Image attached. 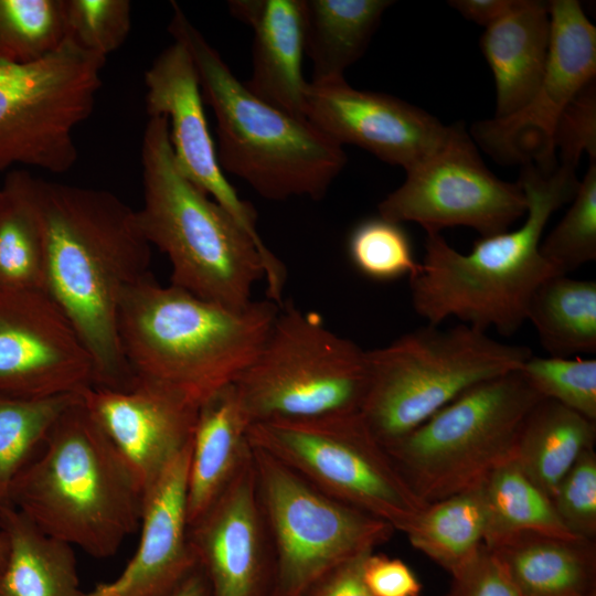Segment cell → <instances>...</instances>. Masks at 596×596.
Wrapping results in <instances>:
<instances>
[{"mask_svg": "<svg viewBox=\"0 0 596 596\" xmlns=\"http://www.w3.org/2000/svg\"><path fill=\"white\" fill-rule=\"evenodd\" d=\"M43 233V289L67 316L94 363L95 386L131 390L118 337L125 292L150 274L137 213L109 191L35 177Z\"/></svg>", "mask_w": 596, "mask_h": 596, "instance_id": "obj_1", "label": "cell"}, {"mask_svg": "<svg viewBox=\"0 0 596 596\" xmlns=\"http://www.w3.org/2000/svg\"><path fill=\"white\" fill-rule=\"evenodd\" d=\"M528 209L518 228L481 237L460 253L440 233L427 234L425 255L408 276L412 306L428 324L448 318L509 337L526 321L538 287L560 275L542 256L540 244L552 214L572 201L576 169L557 164L549 173L525 164L518 181Z\"/></svg>", "mask_w": 596, "mask_h": 596, "instance_id": "obj_2", "label": "cell"}, {"mask_svg": "<svg viewBox=\"0 0 596 596\" xmlns=\"http://www.w3.org/2000/svg\"><path fill=\"white\" fill-rule=\"evenodd\" d=\"M139 227L167 255L171 284L199 298L243 308L260 279L267 299L281 305L286 269L234 217L179 169L166 116H149L141 142Z\"/></svg>", "mask_w": 596, "mask_h": 596, "instance_id": "obj_3", "label": "cell"}, {"mask_svg": "<svg viewBox=\"0 0 596 596\" xmlns=\"http://www.w3.org/2000/svg\"><path fill=\"white\" fill-rule=\"evenodd\" d=\"M279 306L266 299L226 307L149 274L123 296L118 337L136 382L169 386L201 405L254 361Z\"/></svg>", "mask_w": 596, "mask_h": 596, "instance_id": "obj_4", "label": "cell"}, {"mask_svg": "<svg viewBox=\"0 0 596 596\" xmlns=\"http://www.w3.org/2000/svg\"><path fill=\"white\" fill-rule=\"evenodd\" d=\"M145 492L82 396L52 425L11 489V503L44 534L96 558L140 526Z\"/></svg>", "mask_w": 596, "mask_h": 596, "instance_id": "obj_5", "label": "cell"}, {"mask_svg": "<svg viewBox=\"0 0 596 596\" xmlns=\"http://www.w3.org/2000/svg\"><path fill=\"white\" fill-rule=\"evenodd\" d=\"M172 10L168 31L189 51L215 116L222 170L270 201L322 199L347 163L342 146L306 118L252 94L175 2Z\"/></svg>", "mask_w": 596, "mask_h": 596, "instance_id": "obj_6", "label": "cell"}, {"mask_svg": "<svg viewBox=\"0 0 596 596\" xmlns=\"http://www.w3.org/2000/svg\"><path fill=\"white\" fill-rule=\"evenodd\" d=\"M531 355L528 347L465 323H427L366 351L368 389L359 413L387 447L469 389L518 371Z\"/></svg>", "mask_w": 596, "mask_h": 596, "instance_id": "obj_7", "label": "cell"}, {"mask_svg": "<svg viewBox=\"0 0 596 596\" xmlns=\"http://www.w3.org/2000/svg\"><path fill=\"white\" fill-rule=\"evenodd\" d=\"M541 400L521 372L469 389L386 448L425 503L481 486L511 459L519 428Z\"/></svg>", "mask_w": 596, "mask_h": 596, "instance_id": "obj_8", "label": "cell"}, {"mask_svg": "<svg viewBox=\"0 0 596 596\" xmlns=\"http://www.w3.org/2000/svg\"><path fill=\"white\" fill-rule=\"evenodd\" d=\"M233 386L251 424L360 412L366 351L317 315L283 302L262 349Z\"/></svg>", "mask_w": 596, "mask_h": 596, "instance_id": "obj_9", "label": "cell"}, {"mask_svg": "<svg viewBox=\"0 0 596 596\" xmlns=\"http://www.w3.org/2000/svg\"><path fill=\"white\" fill-rule=\"evenodd\" d=\"M248 441L313 487L407 533L425 504L359 412L256 422Z\"/></svg>", "mask_w": 596, "mask_h": 596, "instance_id": "obj_10", "label": "cell"}, {"mask_svg": "<svg viewBox=\"0 0 596 596\" xmlns=\"http://www.w3.org/2000/svg\"><path fill=\"white\" fill-rule=\"evenodd\" d=\"M251 449L273 543L270 596H306L332 570L374 552L395 531L323 493L267 453L252 445Z\"/></svg>", "mask_w": 596, "mask_h": 596, "instance_id": "obj_11", "label": "cell"}, {"mask_svg": "<svg viewBox=\"0 0 596 596\" xmlns=\"http://www.w3.org/2000/svg\"><path fill=\"white\" fill-rule=\"evenodd\" d=\"M105 61L68 39L31 63L0 61V171L76 163L74 130L93 113Z\"/></svg>", "mask_w": 596, "mask_h": 596, "instance_id": "obj_12", "label": "cell"}, {"mask_svg": "<svg viewBox=\"0 0 596 596\" xmlns=\"http://www.w3.org/2000/svg\"><path fill=\"white\" fill-rule=\"evenodd\" d=\"M405 172L404 182L380 202L379 215L400 224L417 223L426 234L466 226L481 237L491 236L526 213L521 184L488 169L461 123L450 126L443 143Z\"/></svg>", "mask_w": 596, "mask_h": 596, "instance_id": "obj_13", "label": "cell"}, {"mask_svg": "<svg viewBox=\"0 0 596 596\" xmlns=\"http://www.w3.org/2000/svg\"><path fill=\"white\" fill-rule=\"evenodd\" d=\"M550 53L543 77L517 111L476 121L473 142L501 164L556 167L554 134L572 99L596 79V28L576 0L549 1Z\"/></svg>", "mask_w": 596, "mask_h": 596, "instance_id": "obj_14", "label": "cell"}, {"mask_svg": "<svg viewBox=\"0 0 596 596\" xmlns=\"http://www.w3.org/2000/svg\"><path fill=\"white\" fill-rule=\"evenodd\" d=\"M95 386L93 359L41 288H0V395L41 400Z\"/></svg>", "mask_w": 596, "mask_h": 596, "instance_id": "obj_15", "label": "cell"}, {"mask_svg": "<svg viewBox=\"0 0 596 596\" xmlns=\"http://www.w3.org/2000/svg\"><path fill=\"white\" fill-rule=\"evenodd\" d=\"M305 117L339 145L361 147L405 171L433 153L450 127L405 100L356 89L344 78L310 82Z\"/></svg>", "mask_w": 596, "mask_h": 596, "instance_id": "obj_16", "label": "cell"}, {"mask_svg": "<svg viewBox=\"0 0 596 596\" xmlns=\"http://www.w3.org/2000/svg\"><path fill=\"white\" fill-rule=\"evenodd\" d=\"M148 116H166L169 139L181 172L196 188L227 211L263 249L256 212L228 183L219 163L203 109V97L193 60L179 41L166 47L145 73Z\"/></svg>", "mask_w": 596, "mask_h": 596, "instance_id": "obj_17", "label": "cell"}, {"mask_svg": "<svg viewBox=\"0 0 596 596\" xmlns=\"http://www.w3.org/2000/svg\"><path fill=\"white\" fill-rule=\"evenodd\" d=\"M267 538L251 449L223 492L189 525L211 596H270Z\"/></svg>", "mask_w": 596, "mask_h": 596, "instance_id": "obj_18", "label": "cell"}, {"mask_svg": "<svg viewBox=\"0 0 596 596\" xmlns=\"http://www.w3.org/2000/svg\"><path fill=\"white\" fill-rule=\"evenodd\" d=\"M82 401L146 493L193 438L200 405L158 383L128 391L92 386Z\"/></svg>", "mask_w": 596, "mask_h": 596, "instance_id": "obj_19", "label": "cell"}, {"mask_svg": "<svg viewBox=\"0 0 596 596\" xmlns=\"http://www.w3.org/2000/svg\"><path fill=\"white\" fill-rule=\"evenodd\" d=\"M190 453L191 445L145 493L139 544L124 571L88 596H170L199 567L189 540Z\"/></svg>", "mask_w": 596, "mask_h": 596, "instance_id": "obj_20", "label": "cell"}, {"mask_svg": "<svg viewBox=\"0 0 596 596\" xmlns=\"http://www.w3.org/2000/svg\"><path fill=\"white\" fill-rule=\"evenodd\" d=\"M233 17L254 31L252 74L246 88L263 102L305 117L308 84L305 54L304 0H232Z\"/></svg>", "mask_w": 596, "mask_h": 596, "instance_id": "obj_21", "label": "cell"}, {"mask_svg": "<svg viewBox=\"0 0 596 596\" xmlns=\"http://www.w3.org/2000/svg\"><path fill=\"white\" fill-rule=\"evenodd\" d=\"M550 43L545 1L518 0L508 14L486 28L480 47L494 79V117L517 111L532 97L546 67Z\"/></svg>", "mask_w": 596, "mask_h": 596, "instance_id": "obj_22", "label": "cell"}, {"mask_svg": "<svg viewBox=\"0 0 596 596\" xmlns=\"http://www.w3.org/2000/svg\"><path fill=\"white\" fill-rule=\"evenodd\" d=\"M249 425L233 384L200 405L188 473L189 525L217 499L249 455Z\"/></svg>", "mask_w": 596, "mask_h": 596, "instance_id": "obj_23", "label": "cell"}, {"mask_svg": "<svg viewBox=\"0 0 596 596\" xmlns=\"http://www.w3.org/2000/svg\"><path fill=\"white\" fill-rule=\"evenodd\" d=\"M524 596L596 594L592 540L521 533L492 547Z\"/></svg>", "mask_w": 596, "mask_h": 596, "instance_id": "obj_24", "label": "cell"}, {"mask_svg": "<svg viewBox=\"0 0 596 596\" xmlns=\"http://www.w3.org/2000/svg\"><path fill=\"white\" fill-rule=\"evenodd\" d=\"M595 440L596 422L543 398L524 417L511 460L552 500L562 479Z\"/></svg>", "mask_w": 596, "mask_h": 596, "instance_id": "obj_25", "label": "cell"}, {"mask_svg": "<svg viewBox=\"0 0 596 596\" xmlns=\"http://www.w3.org/2000/svg\"><path fill=\"white\" fill-rule=\"evenodd\" d=\"M9 555L0 571V596H88L79 587L73 546L41 532L14 508L0 515Z\"/></svg>", "mask_w": 596, "mask_h": 596, "instance_id": "obj_26", "label": "cell"}, {"mask_svg": "<svg viewBox=\"0 0 596 596\" xmlns=\"http://www.w3.org/2000/svg\"><path fill=\"white\" fill-rule=\"evenodd\" d=\"M390 0H304L311 83L344 78L365 52Z\"/></svg>", "mask_w": 596, "mask_h": 596, "instance_id": "obj_27", "label": "cell"}, {"mask_svg": "<svg viewBox=\"0 0 596 596\" xmlns=\"http://www.w3.org/2000/svg\"><path fill=\"white\" fill-rule=\"evenodd\" d=\"M526 321L554 358L596 352V281L555 275L533 294Z\"/></svg>", "mask_w": 596, "mask_h": 596, "instance_id": "obj_28", "label": "cell"}, {"mask_svg": "<svg viewBox=\"0 0 596 596\" xmlns=\"http://www.w3.org/2000/svg\"><path fill=\"white\" fill-rule=\"evenodd\" d=\"M35 177L10 171L0 188V288L43 289V233Z\"/></svg>", "mask_w": 596, "mask_h": 596, "instance_id": "obj_29", "label": "cell"}, {"mask_svg": "<svg viewBox=\"0 0 596 596\" xmlns=\"http://www.w3.org/2000/svg\"><path fill=\"white\" fill-rule=\"evenodd\" d=\"M486 528L481 485L428 504L406 535L414 549L453 576L482 546Z\"/></svg>", "mask_w": 596, "mask_h": 596, "instance_id": "obj_30", "label": "cell"}, {"mask_svg": "<svg viewBox=\"0 0 596 596\" xmlns=\"http://www.w3.org/2000/svg\"><path fill=\"white\" fill-rule=\"evenodd\" d=\"M482 490L487 513L483 544L487 547L529 532L581 539L567 530L552 500L511 459L488 476Z\"/></svg>", "mask_w": 596, "mask_h": 596, "instance_id": "obj_31", "label": "cell"}, {"mask_svg": "<svg viewBox=\"0 0 596 596\" xmlns=\"http://www.w3.org/2000/svg\"><path fill=\"white\" fill-rule=\"evenodd\" d=\"M81 394L23 400L0 395V515L11 503L18 475L39 454L61 413Z\"/></svg>", "mask_w": 596, "mask_h": 596, "instance_id": "obj_32", "label": "cell"}, {"mask_svg": "<svg viewBox=\"0 0 596 596\" xmlns=\"http://www.w3.org/2000/svg\"><path fill=\"white\" fill-rule=\"evenodd\" d=\"M65 39V0H0V61H38Z\"/></svg>", "mask_w": 596, "mask_h": 596, "instance_id": "obj_33", "label": "cell"}, {"mask_svg": "<svg viewBox=\"0 0 596 596\" xmlns=\"http://www.w3.org/2000/svg\"><path fill=\"white\" fill-rule=\"evenodd\" d=\"M540 252L560 275L596 259V160H589L570 209L541 241Z\"/></svg>", "mask_w": 596, "mask_h": 596, "instance_id": "obj_34", "label": "cell"}, {"mask_svg": "<svg viewBox=\"0 0 596 596\" xmlns=\"http://www.w3.org/2000/svg\"><path fill=\"white\" fill-rule=\"evenodd\" d=\"M348 254L362 275L379 281L409 276L418 265L401 224L380 215L360 222L352 230Z\"/></svg>", "mask_w": 596, "mask_h": 596, "instance_id": "obj_35", "label": "cell"}, {"mask_svg": "<svg viewBox=\"0 0 596 596\" xmlns=\"http://www.w3.org/2000/svg\"><path fill=\"white\" fill-rule=\"evenodd\" d=\"M542 398L596 422V360L533 354L519 369Z\"/></svg>", "mask_w": 596, "mask_h": 596, "instance_id": "obj_36", "label": "cell"}, {"mask_svg": "<svg viewBox=\"0 0 596 596\" xmlns=\"http://www.w3.org/2000/svg\"><path fill=\"white\" fill-rule=\"evenodd\" d=\"M131 26L128 0H65L66 39L106 58L126 41Z\"/></svg>", "mask_w": 596, "mask_h": 596, "instance_id": "obj_37", "label": "cell"}, {"mask_svg": "<svg viewBox=\"0 0 596 596\" xmlns=\"http://www.w3.org/2000/svg\"><path fill=\"white\" fill-rule=\"evenodd\" d=\"M556 513L577 538L596 536V453H583L560 482L552 499Z\"/></svg>", "mask_w": 596, "mask_h": 596, "instance_id": "obj_38", "label": "cell"}, {"mask_svg": "<svg viewBox=\"0 0 596 596\" xmlns=\"http://www.w3.org/2000/svg\"><path fill=\"white\" fill-rule=\"evenodd\" d=\"M560 164L576 169L583 152L596 160V79L567 105L554 134Z\"/></svg>", "mask_w": 596, "mask_h": 596, "instance_id": "obj_39", "label": "cell"}, {"mask_svg": "<svg viewBox=\"0 0 596 596\" xmlns=\"http://www.w3.org/2000/svg\"><path fill=\"white\" fill-rule=\"evenodd\" d=\"M446 596H524L508 570L485 544L455 575Z\"/></svg>", "mask_w": 596, "mask_h": 596, "instance_id": "obj_40", "label": "cell"}, {"mask_svg": "<svg viewBox=\"0 0 596 596\" xmlns=\"http://www.w3.org/2000/svg\"><path fill=\"white\" fill-rule=\"evenodd\" d=\"M363 577L373 596H417L422 588L403 561L381 554L368 555Z\"/></svg>", "mask_w": 596, "mask_h": 596, "instance_id": "obj_41", "label": "cell"}, {"mask_svg": "<svg viewBox=\"0 0 596 596\" xmlns=\"http://www.w3.org/2000/svg\"><path fill=\"white\" fill-rule=\"evenodd\" d=\"M370 554L360 555L336 567L306 596H373L363 577L364 562Z\"/></svg>", "mask_w": 596, "mask_h": 596, "instance_id": "obj_42", "label": "cell"}, {"mask_svg": "<svg viewBox=\"0 0 596 596\" xmlns=\"http://www.w3.org/2000/svg\"><path fill=\"white\" fill-rule=\"evenodd\" d=\"M518 0H451L448 4L467 20L485 28L508 14Z\"/></svg>", "mask_w": 596, "mask_h": 596, "instance_id": "obj_43", "label": "cell"}, {"mask_svg": "<svg viewBox=\"0 0 596 596\" xmlns=\"http://www.w3.org/2000/svg\"><path fill=\"white\" fill-rule=\"evenodd\" d=\"M170 596H211L206 577L200 566Z\"/></svg>", "mask_w": 596, "mask_h": 596, "instance_id": "obj_44", "label": "cell"}, {"mask_svg": "<svg viewBox=\"0 0 596 596\" xmlns=\"http://www.w3.org/2000/svg\"><path fill=\"white\" fill-rule=\"evenodd\" d=\"M9 540L7 534L0 530V571L3 568V566L7 563L8 555H9Z\"/></svg>", "mask_w": 596, "mask_h": 596, "instance_id": "obj_45", "label": "cell"}, {"mask_svg": "<svg viewBox=\"0 0 596 596\" xmlns=\"http://www.w3.org/2000/svg\"><path fill=\"white\" fill-rule=\"evenodd\" d=\"M568 596H583V595H568ZM586 596H596V594L586 595Z\"/></svg>", "mask_w": 596, "mask_h": 596, "instance_id": "obj_46", "label": "cell"}]
</instances>
